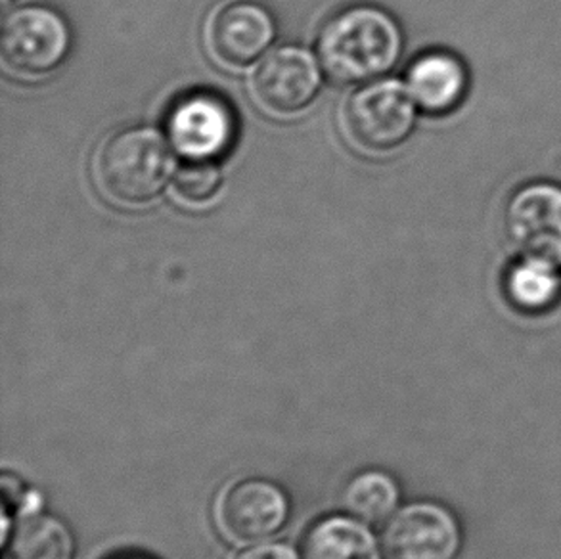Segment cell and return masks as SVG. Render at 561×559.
<instances>
[{
  "instance_id": "11",
  "label": "cell",
  "mask_w": 561,
  "mask_h": 559,
  "mask_svg": "<svg viewBox=\"0 0 561 559\" xmlns=\"http://www.w3.org/2000/svg\"><path fill=\"white\" fill-rule=\"evenodd\" d=\"M470 84L466 61L448 50H430L417 56L407 73V87L416 106L437 117L462 106Z\"/></svg>"
},
{
  "instance_id": "16",
  "label": "cell",
  "mask_w": 561,
  "mask_h": 559,
  "mask_svg": "<svg viewBox=\"0 0 561 559\" xmlns=\"http://www.w3.org/2000/svg\"><path fill=\"white\" fill-rule=\"evenodd\" d=\"M175 192L188 204H205L220 190V173L207 161H194L176 173Z\"/></svg>"
},
{
  "instance_id": "2",
  "label": "cell",
  "mask_w": 561,
  "mask_h": 559,
  "mask_svg": "<svg viewBox=\"0 0 561 559\" xmlns=\"http://www.w3.org/2000/svg\"><path fill=\"white\" fill-rule=\"evenodd\" d=\"M94 169L100 189L110 199L140 205L152 202L165 189L173 158L160 133L137 127L104 140Z\"/></svg>"
},
{
  "instance_id": "10",
  "label": "cell",
  "mask_w": 561,
  "mask_h": 559,
  "mask_svg": "<svg viewBox=\"0 0 561 559\" xmlns=\"http://www.w3.org/2000/svg\"><path fill=\"white\" fill-rule=\"evenodd\" d=\"M274 22L265 8L253 2H230L213 15L209 46L217 60L245 68L273 43Z\"/></svg>"
},
{
  "instance_id": "9",
  "label": "cell",
  "mask_w": 561,
  "mask_h": 559,
  "mask_svg": "<svg viewBox=\"0 0 561 559\" xmlns=\"http://www.w3.org/2000/svg\"><path fill=\"white\" fill-rule=\"evenodd\" d=\"M320 71L317 61L301 48L274 50L253 76V94L266 112L294 115L317 99Z\"/></svg>"
},
{
  "instance_id": "1",
  "label": "cell",
  "mask_w": 561,
  "mask_h": 559,
  "mask_svg": "<svg viewBox=\"0 0 561 559\" xmlns=\"http://www.w3.org/2000/svg\"><path fill=\"white\" fill-rule=\"evenodd\" d=\"M401 54V27L379 8H347L324 25L319 37L320 64L340 83L373 81L391 71Z\"/></svg>"
},
{
  "instance_id": "8",
  "label": "cell",
  "mask_w": 561,
  "mask_h": 559,
  "mask_svg": "<svg viewBox=\"0 0 561 559\" xmlns=\"http://www.w3.org/2000/svg\"><path fill=\"white\" fill-rule=\"evenodd\" d=\"M236 122L225 100L207 92L181 100L169 117V137L192 161L220 158L234 142Z\"/></svg>"
},
{
  "instance_id": "5",
  "label": "cell",
  "mask_w": 561,
  "mask_h": 559,
  "mask_svg": "<svg viewBox=\"0 0 561 559\" xmlns=\"http://www.w3.org/2000/svg\"><path fill=\"white\" fill-rule=\"evenodd\" d=\"M68 53V25L54 10L18 8L2 23L0 56L18 76H48L60 68Z\"/></svg>"
},
{
  "instance_id": "4",
  "label": "cell",
  "mask_w": 561,
  "mask_h": 559,
  "mask_svg": "<svg viewBox=\"0 0 561 559\" xmlns=\"http://www.w3.org/2000/svg\"><path fill=\"white\" fill-rule=\"evenodd\" d=\"M512 250L561 269V184L529 181L510 194L502 215Z\"/></svg>"
},
{
  "instance_id": "17",
  "label": "cell",
  "mask_w": 561,
  "mask_h": 559,
  "mask_svg": "<svg viewBox=\"0 0 561 559\" xmlns=\"http://www.w3.org/2000/svg\"><path fill=\"white\" fill-rule=\"evenodd\" d=\"M232 559H297V556L289 550L288 546L263 545L245 548L243 552L236 554Z\"/></svg>"
},
{
  "instance_id": "12",
  "label": "cell",
  "mask_w": 561,
  "mask_h": 559,
  "mask_svg": "<svg viewBox=\"0 0 561 559\" xmlns=\"http://www.w3.org/2000/svg\"><path fill=\"white\" fill-rule=\"evenodd\" d=\"M510 305L525 315H542L561 299V269L537 258L517 255L502 276Z\"/></svg>"
},
{
  "instance_id": "13",
  "label": "cell",
  "mask_w": 561,
  "mask_h": 559,
  "mask_svg": "<svg viewBox=\"0 0 561 559\" xmlns=\"http://www.w3.org/2000/svg\"><path fill=\"white\" fill-rule=\"evenodd\" d=\"M304 559H381L378 540L353 517H327L305 537Z\"/></svg>"
},
{
  "instance_id": "15",
  "label": "cell",
  "mask_w": 561,
  "mask_h": 559,
  "mask_svg": "<svg viewBox=\"0 0 561 559\" xmlns=\"http://www.w3.org/2000/svg\"><path fill=\"white\" fill-rule=\"evenodd\" d=\"M401 491L393 477L383 471H365L351 481L345 491V506L366 523H381L393 517Z\"/></svg>"
},
{
  "instance_id": "3",
  "label": "cell",
  "mask_w": 561,
  "mask_h": 559,
  "mask_svg": "<svg viewBox=\"0 0 561 559\" xmlns=\"http://www.w3.org/2000/svg\"><path fill=\"white\" fill-rule=\"evenodd\" d=\"M416 102L407 83L387 79L358 89L343 110V129L365 153H389L409 140L416 127Z\"/></svg>"
},
{
  "instance_id": "7",
  "label": "cell",
  "mask_w": 561,
  "mask_h": 559,
  "mask_svg": "<svg viewBox=\"0 0 561 559\" xmlns=\"http://www.w3.org/2000/svg\"><path fill=\"white\" fill-rule=\"evenodd\" d=\"M288 514L286 494L265 479H242L230 484L217 504L220 531L242 545L273 537L284 527Z\"/></svg>"
},
{
  "instance_id": "14",
  "label": "cell",
  "mask_w": 561,
  "mask_h": 559,
  "mask_svg": "<svg viewBox=\"0 0 561 559\" xmlns=\"http://www.w3.org/2000/svg\"><path fill=\"white\" fill-rule=\"evenodd\" d=\"M10 558L76 559V538L60 517L31 512L14 527Z\"/></svg>"
},
{
  "instance_id": "6",
  "label": "cell",
  "mask_w": 561,
  "mask_h": 559,
  "mask_svg": "<svg viewBox=\"0 0 561 559\" xmlns=\"http://www.w3.org/2000/svg\"><path fill=\"white\" fill-rule=\"evenodd\" d=\"M383 548L387 559H458L462 527L439 502H414L391 517Z\"/></svg>"
}]
</instances>
